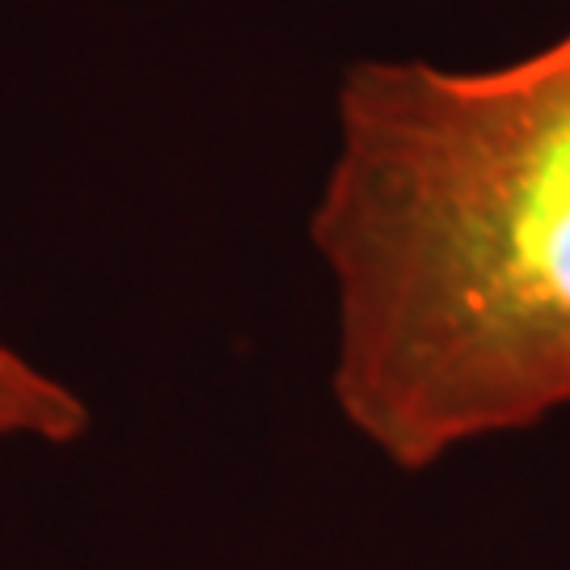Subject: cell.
Listing matches in <instances>:
<instances>
[{"instance_id": "cell-1", "label": "cell", "mask_w": 570, "mask_h": 570, "mask_svg": "<svg viewBox=\"0 0 570 570\" xmlns=\"http://www.w3.org/2000/svg\"><path fill=\"white\" fill-rule=\"evenodd\" d=\"M308 242L334 406L389 465L570 410V30L494 68L351 63Z\"/></svg>"}, {"instance_id": "cell-2", "label": "cell", "mask_w": 570, "mask_h": 570, "mask_svg": "<svg viewBox=\"0 0 570 570\" xmlns=\"http://www.w3.org/2000/svg\"><path fill=\"white\" fill-rule=\"evenodd\" d=\"M89 431V406L77 389L51 376L0 334V440L77 444Z\"/></svg>"}]
</instances>
